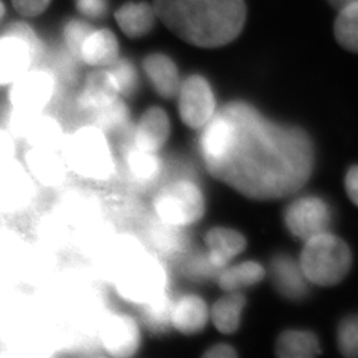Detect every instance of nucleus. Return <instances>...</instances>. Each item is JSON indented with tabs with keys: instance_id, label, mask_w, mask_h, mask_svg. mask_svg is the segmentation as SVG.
Here are the masks:
<instances>
[{
	"instance_id": "f257e3e1",
	"label": "nucleus",
	"mask_w": 358,
	"mask_h": 358,
	"mask_svg": "<svg viewBox=\"0 0 358 358\" xmlns=\"http://www.w3.org/2000/svg\"><path fill=\"white\" fill-rule=\"evenodd\" d=\"M220 110L232 134L223 155L206 162L213 178L257 199L289 196L308 182L313 146L306 132L275 124L245 102H230Z\"/></svg>"
},
{
	"instance_id": "f03ea898",
	"label": "nucleus",
	"mask_w": 358,
	"mask_h": 358,
	"mask_svg": "<svg viewBox=\"0 0 358 358\" xmlns=\"http://www.w3.org/2000/svg\"><path fill=\"white\" fill-rule=\"evenodd\" d=\"M153 6L173 34L206 49L234 42L246 22L243 0H153Z\"/></svg>"
},
{
	"instance_id": "7ed1b4c3",
	"label": "nucleus",
	"mask_w": 358,
	"mask_h": 358,
	"mask_svg": "<svg viewBox=\"0 0 358 358\" xmlns=\"http://www.w3.org/2000/svg\"><path fill=\"white\" fill-rule=\"evenodd\" d=\"M109 274L117 294L132 304L144 306L167 292L165 266L144 245L121 257Z\"/></svg>"
},
{
	"instance_id": "20e7f679",
	"label": "nucleus",
	"mask_w": 358,
	"mask_h": 358,
	"mask_svg": "<svg viewBox=\"0 0 358 358\" xmlns=\"http://www.w3.org/2000/svg\"><path fill=\"white\" fill-rule=\"evenodd\" d=\"M62 152L69 169L84 179L106 181L115 171L112 148L98 125H85L66 136Z\"/></svg>"
},
{
	"instance_id": "39448f33",
	"label": "nucleus",
	"mask_w": 358,
	"mask_h": 358,
	"mask_svg": "<svg viewBox=\"0 0 358 358\" xmlns=\"http://www.w3.org/2000/svg\"><path fill=\"white\" fill-rule=\"evenodd\" d=\"M299 264L310 283L331 287L348 274L352 253L343 240L324 232L306 240Z\"/></svg>"
},
{
	"instance_id": "423d86ee",
	"label": "nucleus",
	"mask_w": 358,
	"mask_h": 358,
	"mask_svg": "<svg viewBox=\"0 0 358 358\" xmlns=\"http://www.w3.org/2000/svg\"><path fill=\"white\" fill-rule=\"evenodd\" d=\"M153 209L167 227H187L202 218L204 199L195 183L189 180H178L158 192L153 199Z\"/></svg>"
},
{
	"instance_id": "0eeeda50",
	"label": "nucleus",
	"mask_w": 358,
	"mask_h": 358,
	"mask_svg": "<svg viewBox=\"0 0 358 358\" xmlns=\"http://www.w3.org/2000/svg\"><path fill=\"white\" fill-rule=\"evenodd\" d=\"M180 117L189 128L204 127L215 115L216 100L209 81L193 75L181 83L179 94Z\"/></svg>"
},
{
	"instance_id": "6e6552de",
	"label": "nucleus",
	"mask_w": 358,
	"mask_h": 358,
	"mask_svg": "<svg viewBox=\"0 0 358 358\" xmlns=\"http://www.w3.org/2000/svg\"><path fill=\"white\" fill-rule=\"evenodd\" d=\"M56 77L47 70L24 72L12 83L8 99L13 108L42 113L54 98Z\"/></svg>"
},
{
	"instance_id": "1a4fd4ad",
	"label": "nucleus",
	"mask_w": 358,
	"mask_h": 358,
	"mask_svg": "<svg viewBox=\"0 0 358 358\" xmlns=\"http://www.w3.org/2000/svg\"><path fill=\"white\" fill-rule=\"evenodd\" d=\"M331 223V211L318 197H301L294 201L285 211V224L294 237L306 240L327 232Z\"/></svg>"
},
{
	"instance_id": "9d476101",
	"label": "nucleus",
	"mask_w": 358,
	"mask_h": 358,
	"mask_svg": "<svg viewBox=\"0 0 358 358\" xmlns=\"http://www.w3.org/2000/svg\"><path fill=\"white\" fill-rule=\"evenodd\" d=\"M100 338L106 352L115 358L135 356L142 341L138 324L128 315H112L106 319Z\"/></svg>"
},
{
	"instance_id": "9b49d317",
	"label": "nucleus",
	"mask_w": 358,
	"mask_h": 358,
	"mask_svg": "<svg viewBox=\"0 0 358 358\" xmlns=\"http://www.w3.org/2000/svg\"><path fill=\"white\" fill-rule=\"evenodd\" d=\"M31 174L14 159L0 164V209H19L31 197Z\"/></svg>"
},
{
	"instance_id": "f8f14e48",
	"label": "nucleus",
	"mask_w": 358,
	"mask_h": 358,
	"mask_svg": "<svg viewBox=\"0 0 358 358\" xmlns=\"http://www.w3.org/2000/svg\"><path fill=\"white\" fill-rule=\"evenodd\" d=\"M24 162L28 173L42 186H61L68 176V164L59 151L31 148Z\"/></svg>"
},
{
	"instance_id": "ddd939ff",
	"label": "nucleus",
	"mask_w": 358,
	"mask_h": 358,
	"mask_svg": "<svg viewBox=\"0 0 358 358\" xmlns=\"http://www.w3.org/2000/svg\"><path fill=\"white\" fill-rule=\"evenodd\" d=\"M34 62L26 41L15 35L0 38V85L12 84L31 68Z\"/></svg>"
},
{
	"instance_id": "4468645a",
	"label": "nucleus",
	"mask_w": 358,
	"mask_h": 358,
	"mask_svg": "<svg viewBox=\"0 0 358 358\" xmlns=\"http://www.w3.org/2000/svg\"><path fill=\"white\" fill-rule=\"evenodd\" d=\"M271 278L284 297L301 301L308 294L310 280L305 276L301 264L287 255H278L271 261Z\"/></svg>"
},
{
	"instance_id": "2eb2a0df",
	"label": "nucleus",
	"mask_w": 358,
	"mask_h": 358,
	"mask_svg": "<svg viewBox=\"0 0 358 358\" xmlns=\"http://www.w3.org/2000/svg\"><path fill=\"white\" fill-rule=\"evenodd\" d=\"M171 134V122L169 115L160 107L148 109L136 127V148L157 153L165 145Z\"/></svg>"
},
{
	"instance_id": "dca6fc26",
	"label": "nucleus",
	"mask_w": 358,
	"mask_h": 358,
	"mask_svg": "<svg viewBox=\"0 0 358 358\" xmlns=\"http://www.w3.org/2000/svg\"><path fill=\"white\" fill-rule=\"evenodd\" d=\"M120 88L115 78L107 70H98L87 76L79 95V105L93 114L119 99Z\"/></svg>"
},
{
	"instance_id": "f3484780",
	"label": "nucleus",
	"mask_w": 358,
	"mask_h": 358,
	"mask_svg": "<svg viewBox=\"0 0 358 358\" xmlns=\"http://www.w3.org/2000/svg\"><path fill=\"white\" fill-rule=\"evenodd\" d=\"M150 83L157 93L164 99L178 96L180 91L179 71L176 63L164 54H151L143 62Z\"/></svg>"
},
{
	"instance_id": "a211bd4d",
	"label": "nucleus",
	"mask_w": 358,
	"mask_h": 358,
	"mask_svg": "<svg viewBox=\"0 0 358 358\" xmlns=\"http://www.w3.org/2000/svg\"><path fill=\"white\" fill-rule=\"evenodd\" d=\"M206 243L208 246L206 255L210 262L220 271L246 247L243 236L237 231L225 227L211 229L206 234Z\"/></svg>"
},
{
	"instance_id": "6ab92c4d",
	"label": "nucleus",
	"mask_w": 358,
	"mask_h": 358,
	"mask_svg": "<svg viewBox=\"0 0 358 358\" xmlns=\"http://www.w3.org/2000/svg\"><path fill=\"white\" fill-rule=\"evenodd\" d=\"M115 19L122 31L131 38L149 34L156 24L157 13L153 5L145 1H129L116 10Z\"/></svg>"
},
{
	"instance_id": "aec40b11",
	"label": "nucleus",
	"mask_w": 358,
	"mask_h": 358,
	"mask_svg": "<svg viewBox=\"0 0 358 358\" xmlns=\"http://www.w3.org/2000/svg\"><path fill=\"white\" fill-rule=\"evenodd\" d=\"M208 319L209 311L206 301L196 294L183 296L173 305V327L182 334L192 335L202 331Z\"/></svg>"
},
{
	"instance_id": "412c9836",
	"label": "nucleus",
	"mask_w": 358,
	"mask_h": 358,
	"mask_svg": "<svg viewBox=\"0 0 358 358\" xmlns=\"http://www.w3.org/2000/svg\"><path fill=\"white\" fill-rule=\"evenodd\" d=\"M119 42L108 29L93 31L85 40L80 61L91 66H110L119 59Z\"/></svg>"
},
{
	"instance_id": "4be33fe9",
	"label": "nucleus",
	"mask_w": 358,
	"mask_h": 358,
	"mask_svg": "<svg viewBox=\"0 0 358 358\" xmlns=\"http://www.w3.org/2000/svg\"><path fill=\"white\" fill-rule=\"evenodd\" d=\"M65 137L64 130L57 120L40 113L31 122L24 139L35 149L62 151Z\"/></svg>"
},
{
	"instance_id": "5701e85b",
	"label": "nucleus",
	"mask_w": 358,
	"mask_h": 358,
	"mask_svg": "<svg viewBox=\"0 0 358 358\" xmlns=\"http://www.w3.org/2000/svg\"><path fill=\"white\" fill-rule=\"evenodd\" d=\"M320 352L318 338L311 331H284L276 345V355L282 358H312Z\"/></svg>"
},
{
	"instance_id": "b1692460",
	"label": "nucleus",
	"mask_w": 358,
	"mask_h": 358,
	"mask_svg": "<svg viewBox=\"0 0 358 358\" xmlns=\"http://www.w3.org/2000/svg\"><path fill=\"white\" fill-rule=\"evenodd\" d=\"M246 298L239 292H230L215 303L211 310V319L217 329L223 334H232L240 324V317Z\"/></svg>"
},
{
	"instance_id": "393cba45",
	"label": "nucleus",
	"mask_w": 358,
	"mask_h": 358,
	"mask_svg": "<svg viewBox=\"0 0 358 358\" xmlns=\"http://www.w3.org/2000/svg\"><path fill=\"white\" fill-rule=\"evenodd\" d=\"M264 276L266 271L260 264L247 261L234 267L224 268L218 275V284L227 292H236L243 287L259 283Z\"/></svg>"
},
{
	"instance_id": "a878e982",
	"label": "nucleus",
	"mask_w": 358,
	"mask_h": 358,
	"mask_svg": "<svg viewBox=\"0 0 358 358\" xmlns=\"http://www.w3.org/2000/svg\"><path fill=\"white\" fill-rule=\"evenodd\" d=\"M125 164L130 176L138 182L150 183L159 176L160 162L155 152L134 148L129 151Z\"/></svg>"
},
{
	"instance_id": "bb28decb",
	"label": "nucleus",
	"mask_w": 358,
	"mask_h": 358,
	"mask_svg": "<svg viewBox=\"0 0 358 358\" xmlns=\"http://www.w3.org/2000/svg\"><path fill=\"white\" fill-rule=\"evenodd\" d=\"M334 35L345 50L358 54V3L338 10L335 19Z\"/></svg>"
},
{
	"instance_id": "cd10ccee",
	"label": "nucleus",
	"mask_w": 358,
	"mask_h": 358,
	"mask_svg": "<svg viewBox=\"0 0 358 358\" xmlns=\"http://www.w3.org/2000/svg\"><path fill=\"white\" fill-rule=\"evenodd\" d=\"M173 305L167 292L144 305L146 324H149L153 329H162L167 324H172Z\"/></svg>"
},
{
	"instance_id": "c85d7f7f",
	"label": "nucleus",
	"mask_w": 358,
	"mask_h": 358,
	"mask_svg": "<svg viewBox=\"0 0 358 358\" xmlns=\"http://www.w3.org/2000/svg\"><path fill=\"white\" fill-rule=\"evenodd\" d=\"M94 117L96 125L100 127L103 131L116 130V129L123 127L128 121V107L119 98L105 108L94 113Z\"/></svg>"
},
{
	"instance_id": "c756f323",
	"label": "nucleus",
	"mask_w": 358,
	"mask_h": 358,
	"mask_svg": "<svg viewBox=\"0 0 358 358\" xmlns=\"http://www.w3.org/2000/svg\"><path fill=\"white\" fill-rule=\"evenodd\" d=\"M109 72L119 85L120 93L130 95L138 87V73L132 62L125 58L117 59L109 66Z\"/></svg>"
},
{
	"instance_id": "7c9ffc66",
	"label": "nucleus",
	"mask_w": 358,
	"mask_h": 358,
	"mask_svg": "<svg viewBox=\"0 0 358 358\" xmlns=\"http://www.w3.org/2000/svg\"><path fill=\"white\" fill-rule=\"evenodd\" d=\"M338 343L345 357H358V315H349L338 327Z\"/></svg>"
},
{
	"instance_id": "2f4dec72",
	"label": "nucleus",
	"mask_w": 358,
	"mask_h": 358,
	"mask_svg": "<svg viewBox=\"0 0 358 358\" xmlns=\"http://www.w3.org/2000/svg\"><path fill=\"white\" fill-rule=\"evenodd\" d=\"M94 31L91 24L78 19H72L65 24L64 42L70 52L80 61V50L88 35Z\"/></svg>"
},
{
	"instance_id": "473e14b6",
	"label": "nucleus",
	"mask_w": 358,
	"mask_h": 358,
	"mask_svg": "<svg viewBox=\"0 0 358 358\" xmlns=\"http://www.w3.org/2000/svg\"><path fill=\"white\" fill-rule=\"evenodd\" d=\"M38 114L40 113L28 112L12 107L7 119V131L13 136V138H24L31 122Z\"/></svg>"
},
{
	"instance_id": "72a5a7b5",
	"label": "nucleus",
	"mask_w": 358,
	"mask_h": 358,
	"mask_svg": "<svg viewBox=\"0 0 358 358\" xmlns=\"http://www.w3.org/2000/svg\"><path fill=\"white\" fill-rule=\"evenodd\" d=\"M5 34L15 35L17 38L26 41L28 45L31 47V52L34 56V62L40 59L41 56L43 54L40 38L28 24H24V22H14L10 24V27H7Z\"/></svg>"
},
{
	"instance_id": "f704fd0d",
	"label": "nucleus",
	"mask_w": 358,
	"mask_h": 358,
	"mask_svg": "<svg viewBox=\"0 0 358 358\" xmlns=\"http://www.w3.org/2000/svg\"><path fill=\"white\" fill-rule=\"evenodd\" d=\"M76 6L85 17L101 19L108 10L107 0H76Z\"/></svg>"
},
{
	"instance_id": "c9c22d12",
	"label": "nucleus",
	"mask_w": 358,
	"mask_h": 358,
	"mask_svg": "<svg viewBox=\"0 0 358 358\" xmlns=\"http://www.w3.org/2000/svg\"><path fill=\"white\" fill-rule=\"evenodd\" d=\"M51 0H12L14 8L24 17H36L43 13Z\"/></svg>"
},
{
	"instance_id": "e433bc0d",
	"label": "nucleus",
	"mask_w": 358,
	"mask_h": 358,
	"mask_svg": "<svg viewBox=\"0 0 358 358\" xmlns=\"http://www.w3.org/2000/svg\"><path fill=\"white\" fill-rule=\"evenodd\" d=\"M15 148H14L13 136L7 130L0 129V164L13 159Z\"/></svg>"
},
{
	"instance_id": "4c0bfd02",
	"label": "nucleus",
	"mask_w": 358,
	"mask_h": 358,
	"mask_svg": "<svg viewBox=\"0 0 358 358\" xmlns=\"http://www.w3.org/2000/svg\"><path fill=\"white\" fill-rule=\"evenodd\" d=\"M345 189L349 199L358 206V166H352L345 176Z\"/></svg>"
},
{
	"instance_id": "58836bf2",
	"label": "nucleus",
	"mask_w": 358,
	"mask_h": 358,
	"mask_svg": "<svg viewBox=\"0 0 358 358\" xmlns=\"http://www.w3.org/2000/svg\"><path fill=\"white\" fill-rule=\"evenodd\" d=\"M237 356V352L234 350V347L224 343L213 345L208 349V352L203 354V357L206 358H234Z\"/></svg>"
},
{
	"instance_id": "ea45409f",
	"label": "nucleus",
	"mask_w": 358,
	"mask_h": 358,
	"mask_svg": "<svg viewBox=\"0 0 358 358\" xmlns=\"http://www.w3.org/2000/svg\"><path fill=\"white\" fill-rule=\"evenodd\" d=\"M331 7H334L335 10H341L349 5L358 3V0H327Z\"/></svg>"
},
{
	"instance_id": "a19ab883",
	"label": "nucleus",
	"mask_w": 358,
	"mask_h": 358,
	"mask_svg": "<svg viewBox=\"0 0 358 358\" xmlns=\"http://www.w3.org/2000/svg\"><path fill=\"white\" fill-rule=\"evenodd\" d=\"M3 13H5V6H3V3L0 1V19L3 17Z\"/></svg>"
}]
</instances>
